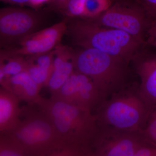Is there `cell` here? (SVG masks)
Masks as SVG:
<instances>
[{
	"label": "cell",
	"mask_w": 156,
	"mask_h": 156,
	"mask_svg": "<svg viewBox=\"0 0 156 156\" xmlns=\"http://www.w3.org/2000/svg\"><path fill=\"white\" fill-rule=\"evenodd\" d=\"M66 32L76 45L92 48L122 59L129 64L144 43L126 32L101 26L91 20H76Z\"/></svg>",
	"instance_id": "obj_2"
},
{
	"label": "cell",
	"mask_w": 156,
	"mask_h": 156,
	"mask_svg": "<svg viewBox=\"0 0 156 156\" xmlns=\"http://www.w3.org/2000/svg\"><path fill=\"white\" fill-rule=\"evenodd\" d=\"M27 61L23 56H14L1 59L0 70L8 78L26 71Z\"/></svg>",
	"instance_id": "obj_16"
},
{
	"label": "cell",
	"mask_w": 156,
	"mask_h": 156,
	"mask_svg": "<svg viewBox=\"0 0 156 156\" xmlns=\"http://www.w3.org/2000/svg\"><path fill=\"white\" fill-rule=\"evenodd\" d=\"M140 132L147 142L156 147V106L152 111L145 127Z\"/></svg>",
	"instance_id": "obj_19"
},
{
	"label": "cell",
	"mask_w": 156,
	"mask_h": 156,
	"mask_svg": "<svg viewBox=\"0 0 156 156\" xmlns=\"http://www.w3.org/2000/svg\"><path fill=\"white\" fill-rule=\"evenodd\" d=\"M20 119L16 128L5 133L16 139L28 156H47L62 141L52 121L37 105L22 107Z\"/></svg>",
	"instance_id": "obj_5"
},
{
	"label": "cell",
	"mask_w": 156,
	"mask_h": 156,
	"mask_svg": "<svg viewBox=\"0 0 156 156\" xmlns=\"http://www.w3.org/2000/svg\"><path fill=\"white\" fill-rule=\"evenodd\" d=\"M126 88L97 106L95 116L99 127L139 132L145 127L154 108L143 99L138 89L135 92L126 90Z\"/></svg>",
	"instance_id": "obj_4"
},
{
	"label": "cell",
	"mask_w": 156,
	"mask_h": 156,
	"mask_svg": "<svg viewBox=\"0 0 156 156\" xmlns=\"http://www.w3.org/2000/svg\"><path fill=\"white\" fill-rule=\"evenodd\" d=\"M20 101L14 93L1 87L0 134L10 132L18 126L21 112Z\"/></svg>",
	"instance_id": "obj_12"
},
{
	"label": "cell",
	"mask_w": 156,
	"mask_h": 156,
	"mask_svg": "<svg viewBox=\"0 0 156 156\" xmlns=\"http://www.w3.org/2000/svg\"><path fill=\"white\" fill-rule=\"evenodd\" d=\"M27 65L26 72L28 73L33 80L41 88L43 86H47L52 72L39 66L29 58L27 59Z\"/></svg>",
	"instance_id": "obj_17"
},
{
	"label": "cell",
	"mask_w": 156,
	"mask_h": 156,
	"mask_svg": "<svg viewBox=\"0 0 156 156\" xmlns=\"http://www.w3.org/2000/svg\"><path fill=\"white\" fill-rule=\"evenodd\" d=\"M69 0H51L50 2L52 3V5L53 6H56V8L58 6L61 5L62 4H64Z\"/></svg>",
	"instance_id": "obj_25"
},
{
	"label": "cell",
	"mask_w": 156,
	"mask_h": 156,
	"mask_svg": "<svg viewBox=\"0 0 156 156\" xmlns=\"http://www.w3.org/2000/svg\"><path fill=\"white\" fill-rule=\"evenodd\" d=\"M72 62L76 71L92 79L104 101L127 86L129 64L122 58L96 49L83 48L73 53Z\"/></svg>",
	"instance_id": "obj_3"
},
{
	"label": "cell",
	"mask_w": 156,
	"mask_h": 156,
	"mask_svg": "<svg viewBox=\"0 0 156 156\" xmlns=\"http://www.w3.org/2000/svg\"><path fill=\"white\" fill-rule=\"evenodd\" d=\"M120 1V0H111V1L112 2H117V1Z\"/></svg>",
	"instance_id": "obj_26"
},
{
	"label": "cell",
	"mask_w": 156,
	"mask_h": 156,
	"mask_svg": "<svg viewBox=\"0 0 156 156\" xmlns=\"http://www.w3.org/2000/svg\"><path fill=\"white\" fill-rule=\"evenodd\" d=\"M135 156H156V147L146 144L137 151Z\"/></svg>",
	"instance_id": "obj_22"
},
{
	"label": "cell",
	"mask_w": 156,
	"mask_h": 156,
	"mask_svg": "<svg viewBox=\"0 0 156 156\" xmlns=\"http://www.w3.org/2000/svg\"><path fill=\"white\" fill-rule=\"evenodd\" d=\"M67 27L65 22H62L27 36L3 49L1 59L14 56H32L50 52L61 41Z\"/></svg>",
	"instance_id": "obj_9"
},
{
	"label": "cell",
	"mask_w": 156,
	"mask_h": 156,
	"mask_svg": "<svg viewBox=\"0 0 156 156\" xmlns=\"http://www.w3.org/2000/svg\"><path fill=\"white\" fill-rule=\"evenodd\" d=\"M94 145V156H135L148 143L140 131L128 132L99 127Z\"/></svg>",
	"instance_id": "obj_10"
},
{
	"label": "cell",
	"mask_w": 156,
	"mask_h": 156,
	"mask_svg": "<svg viewBox=\"0 0 156 156\" xmlns=\"http://www.w3.org/2000/svg\"><path fill=\"white\" fill-rule=\"evenodd\" d=\"M10 92L20 101H23L29 105H37L41 96L40 92L41 87L33 80L29 74L24 71L9 79Z\"/></svg>",
	"instance_id": "obj_13"
},
{
	"label": "cell",
	"mask_w": 156,
	"mask_h": 156,
	"mask_svg": "<svg viewBox=\"0 0 156 156\" xmlns=\"http://www.w3.org/2000/svg\"><path fill=\"white\" fill-rule=\"evenodd\" d=\"M74 71L72 58L54 69L47 86L51 94L60 89Z\"/></svg>",
	"instance_id": "obj_14"
},
{
	"label": "cell",
	"mask_w": 156,
	"mask_h": 156,
	"mask_svg": "<svg viewBox=\"0 0 156 156\" xmlns=\"http://www.w3.org/2000/svg\"><path fill=\"white\" fill-rule=\"evenodd\" d=\"M0 156H28L23 147L11 135L0 134Z\"/></svg>",
	"instance_id": "obj_15"
},
{
	"label": "cell",
	"mask_w": 156,
	"mask_h": 156,
	"mask_svg": "<svg viewBox=\"0 0 156 156\" xmlns=\"http://www.w3.org/2000/svg\"><path fill=\"white\" fill-rule=\"evenodd\" d=\"M132 62L140 80L139 92L149 106H156V53L141 52L135 56Z\"/></svg>",
	"instance_id": "obj_11"
},
{
	"label": "cell",
	"mask_w": 156,
	"mask_h": 156,
	"mask_svg": "<svg viewBox=\"0 0 156 156\" xmlns=\"http://www.w3.org/2000/svg\"><path fill=\"white\" fill-rule=\"evenodd\" d=\"M51 95L55 99L91 111L104 101L92 79L75 70L64 85Z\"/></svg>",
	"instance_id": "obj_8"
},
{
	"label": "cell",
	"mask_w": 156,
	"mask_h": 156,
	"mask_svg": "<svg viewBox=\"0 0 156 156\" xmlns=\"http://www.w3.org/2000/svg\"><path fill=\"white\" fill-rule=\"evenodd\" d=\"M37 105L55 126L62 142L80 150L86 156H94L99 128L92 111L51 97H41Z\"/></svg>",
	"instance_id": "obj_1"
},
{
	"label": "cell",
	"mask_w": 156,
	"mask_h": 156,
	"mask_svg": "<svg viewBox=\"0 0 156 156\" xmlns=\"http://www.w3.org/2000/svg\"><path fill=\"white\" fill-rule=\"evenodd\" d=\"M143 8L149 19L156 18V0H134Z\"/></svg>",
	"instance_id": "obj_21"
},
{
	"label": "cell",
	"mask_w": 156,
	"mask_h": 156,
	"mask_svg": "<svg viewBox=\"0 0 156 156\" xmlns=\"http://www.w3.org/2000/svg\"><path fill=\"white\" fill-rule=\"evenodd\" d=\"M3 2L19 5H30L31 0H2Z\"/></svg>",
	"instance_id": "obj_23"
},
{
	"label": "cell",
	"mask_w": 156,
	"mask_h": 156,
	"mask_svg": "<svg viewBox=\"0 0 156 156\" xmlns=\"http://www.w3.org/2000/svg\"><path fill=\"white\" fill-rule=\"evenodd\" d=\"M83 17L91 18L97 16L111 5V0H82Z\"/></svg>",
	"instance_id": "obj_18"
},
{
	"label": "cell",
	"mask_w": 156,
	"mask_h": 156,
	"mask_svg": "<svg viewBox=\"0 0 156 156\" xmlns=\"http://www.w3.org/2000/svg\"><path fill=\"white\" fill-rule=\"evenodd\" d=\"M89 20L101 26L126 32L145 43L149 18L143 8L134 1L120 0Z\"/></svg>",
	"instance_id": "obj_6"
},
{
	"label": "cell",
	"mask_w": 156,
	"mask_h": 156,
	"mask_svg": "<svg viewBox=\"0 0 156 156\" xmlns=\"http://www.w3.org/2000/svg\"><path fill=\"white\" fill-rule=\"evenodd\" d=\"M38 13L20 8H2L0 11L1 46L6 48L33 33L41 22Z\"/></svg>",
	"instance_id": "obj_7"
},
{
	"label": "cell",
	"mask_w": 156,
	"mask_h": 156,
	"mask_svg": "<svg viewBox=\"0 0 156 156\" xmlns=\"http://www.w3.org/2000/svg\"><path fill=\"white\" fill-rule=\"evenodd\" d=\"M51 0H31L30 5L33 7H39L45 3L50 2Z\"/></svg>",
	"instance_id": "obj_24"
},
{
	"label": "cell",
	"mask_w": 156,
	"mask_h": 156,
	"mask_svg": "<svg viewBox=\"0 0 156 156\" xmlns=\"http://www.w3.org/2000/svg\"><path fill=\"white\" fill-rule=\"evenodd\" d=\"M145 43L156 48V18L149 19L146 32Z\"/></svg>",
	"instance_id": "obj_20"
}]
</instances>
